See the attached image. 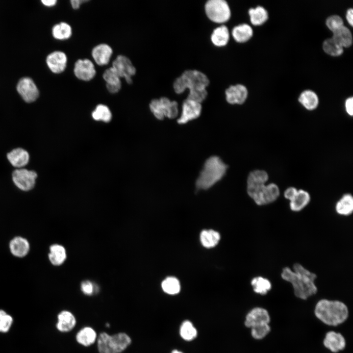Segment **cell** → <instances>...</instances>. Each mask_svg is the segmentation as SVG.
<instances>
[{
    "label": "cell",
    "instance_id": "43",
    "mask_svg": "<svg viewBox=\"0 0 353 353\" xmlns=\"http://www.w3.org/2000/svg\"><path fill=\"white\" fill-rule=\"evenodd\" d=\"M298 190L295 187H290L284 191V196L286 199L291 201L296 196Z\"/></svg>",
    "mask_w": 353,
    "mask_h": 353
},
{
    "label": "cell",
    "instance_id": "20",
    "mask_svg": "<svg viewBox=\"0 0 353 353\" xmlns=\"http://www.w3.org/2000/svg\"><path fill=\"white\" fill-rule=\"evenodd\" d=\"M102 76L109 93L116 94L121 90L122 85L121 78L112 67L107 68Z\"/></svg>",
    "mask_w": 353,
    "mask_h": 353
},
{
    "label": "cell",
    "instance_id": "9",
    "mask_svg": "<svg viewBox=\"0 0 353 353\" xmlns=\"http://www.w3.org/2000/svg\"><path fill=\"white\" fill-rule=\"evenodd\" d=\"M111 67L128 84L133 83L132 77L136 74V69L128 57L123 54L117 55L113 61Z\"/></svg>",
    "mask_w": 353,
    "mask_h": 353
},
{
    "label": "cell",
    "instance_id": "37",
    "mask_svg": "<svg viewBox=\"0 0 353 353\" xmlns=\"http://www.w3.org/2000/svg\"><path fill=\"white\" fill-rule=\"evenodd\" d=\"M92 118L96 121L109 122L112 118L111 112L107 106L99 104L92 113Z\"/></svg>",
    "mask_w": 353,
    "mask_h": 353
},
{
    "label": "cell",
    "instance_id": "30",
    "mask_svg": "<svg viewBox=\"0 0 353 353\" xmlns=\"http://www.w3.org/2000/svg\"><path fill=\"white\" fill-rule=\"evenodd\" d=\"M53 37L59 40H67L72 35V28L67 23L62 22L54 25L51 29Z\"/></svg>",
    "mask_w": 353,
    "mask_h": 353
},
{
    "label": "cell",
    "instance_id": "42",
    "mask_svg": "<svg viewBox=\"0 0 353 353\" xmlns=\"http://www.w3.org/2000/svg\"><path fill=\"white\" fill-rule=\"evenodd\" d=\"M81 290L84 294L88 296H91L98 292V289L91 282L88 280L82 282Z\"/></svg>",
    "mask_w": 353,
    "mask_h": 353
},
{
    "label": "cell",
    "instance_id": "21",
    "mask_svg": "<svg viewBox=\"0 0 353 353\" xmlns=\"http://www.w3.org/2000/svg\"><path fill=\"white\" fill-rule=\"evenodd\" d=\"M56 328L61 332L72 330L76 326V321L75 315L70 311L64 310L57 315Z\"/></svg>",
    "mask_w": 353,
    "mask_h": 353
},
{
    "label": "cell",
    "instance_id": "33",
    "mask_svg": "<svg viewBox=\"0 0 353 353\" xmlns=\"http://www.w3.org/2000/svg\"><path fill=\"white\" fill-rule=\"evenodd\" d=\"M248 12L251 22L255 25H259L264 24L268 18L267 10L261 6L251 8Z\"/></svg>",
    "mask_w": 353,
    "mask_h": 353
},
{
    "label": "cell",
    "instance_id": "3",
    "mask_svg": "<svg viewBox=\"0 0 353 353\" xmlns=\"http://www.w3.org/2000/svg\"><path fill=\"white\" fill-rule=\"evenodd\" d=\"M314 313L325 324L336 326L347 320L349 311L346 304L340 301L322 299L316 304Z\"/></svg>",
    "mask_w": 353,
    "mask_h": 353
},
{
    "label": "cell",
    "instance_id": "19",
    "mask_svg": "<svg viewBox=\"0 0 353 353\" xmlns=\"http://www.w3.org/2000/svg\"><path fill=\"white\" fill-rule=\"evenodd\" d=\"M323 344L331 352L337 353L345 348L346 341L341 333L330 331L326 334Z\"/></svg>",
    "mask_w": 353,
    "mask_h": 353
},
{
    "label": "cell",
    "instance_id": "10",
    "mask_svg": "<svg viewBox=\"0 0 353 353\" xmlns=\"http://www.w3.org/2000/svg\"><path fill=\"white\" fill-rule=\"evenodd\" d=\"M12 177L14 183L19 189L28 191L34 188L37 174L34 171L20 168L13 172Z\"/></svg>",
    "mask_w": 353,
    "mask_h": 353
},
{
    "label": "cell",
    "instance_id": "40",
    "mask_svg": "<svg viewBox=\"0 0 353 353\" xmlns=\"http://www.w3.org/2000/svg\"><path fill=\"white\" fill-rule=\"evenodd\" d=\"M13 322V317L6 312L0 309V332L6 333L10 329Z\"/></svg>",
    "mask_w": 353,
    "mask_h": 353
},
{
    "label": "cell",
    "instance_id": "22",
    "mask_svg": "<svg viewBox=\"0 0 353 353\" xmlns=\"http://www.w3.org/2000/svg\"><path fill=\"white\" fill-rule=\"evenodd\" d=\"M7 158L13 166L20 169L28 163L29 155L25 149L18 148L8 152Z\"/></svg>",
    "mask_w": 353,
    "mask_h": 353
},
{
    "label": "cell",
    "instance_id": "6",
    "mask_svg": "<svg viewBox=\"0 0 353 353\" xmlns=\"http://www.w3.org/2000/svg\"><path fill=\"white\" fill-rule=\"evenodd\" d=\"M97 342L99 353H120L131 344L132 341L125 332L110 335L103 332L98 336Z\"/></svg>",
    "mask_w": 353,
    "mask_h": 353
},
{
    "label": "cell",
    "instance_id": "8",
    "mask_svg": "<svg viewBox=\"0 0 353 353\" xmlns=\"http://www.w3.org/2000/svg\"><path fill=\"white\" fill-rule=\"evenodd\" d=\"M205 10L209 19L217 23H223L228 20L230 10L224 0H210L205 4Z\"/></svg>",
    "mask_w": 353,
    "mask_h": 353
},
{
    "label": "cell",
    "instance_id": "47",
    "mask_svg": "<svg viewBox=\"0 0 353 353\" xmlns=\"http://www.w3.org/2000/svg\"><path fill=\"white\" fill-rule=\"evenodd\" d=\"M56 0H42V3L47 6H53L57 3Z\"/></svg>",
    "mask_w": 353,
    "mask_h": 353
},
{
    "label": "cell",
    "instance_id": "2",
    "mask_svg": "<svg viewBox=\"0 0 353 353\" xmlns=\"http://www.w3.org/2000/svg\"><path fill=\"white\" fill-rule=\"evenodd\" d=\"M209 81L203 73L197 70H186L174 81L173 87L177 94L183 93L188 89L189 93L187 99L201 103L206 98V90Z\"/></svg>",
    "mask_w": 353,
    "mask_h": 353
},
{
    "label": "cell",
    "instance_id": "17",
    "mask_svg": "<svg viewBox=\"0 0 353 353\" xmlns=\"http://www.w3.org/2000/svg\"><path fill=\"white\" fill-rule=\"evenodd\" d=\"M113 53V49L110 45L101 43L93 47L91 56L96 64L104 66L109 64Z\"/></svg>",
    "mask_w": 353,
    "mask_h": 353
},
{
    "label": "cell",
    "instance_id": "4",
    "mask_svg": "<svg viewBox=\"0 0 353 353\" xmlns=\"http://www.w3.org/2000/svg\"><path fill=\"white\" fill-rule=\"evenodd\" d=\"M227 169V165L219 157H209L196 180V188L202 190L210 188L223 178Z\"/></svg>",
    "mask_w": 353,
    "mask_h": 353
},
{
    "label": "cell",
    "instance_id": "25",
    "mask_svg": "<svg viewBox=\"0 0 353 353\" xmlns=\"http://www.w3.org/2000/svg\"><path fill=\"white\" fill-rule=\"evenodd\" d=\"M300 103L306 109L313 110L319 104V98L316 93L311 90L303 91L298 98Z\"/></svg>",
    "mask_w": 353,
    "mask_h": 353
},
{
    "label": "cell",
    "instance_id": "16",
    "mask_svg": "<svg viewBox=\"0 0 353 353\" xmlns=\"http://www.w3.org/2000/svg\"><path fill=\"white\" fill-rule=\"evenodd\" d=\"M68 58L65 52L55 50L48 55L46 63L50 70L54 74L63 72L67 65Z\"/></svg>",
    "mask_w": 353,
    "mask_h": 353
},
{
    "label": "cell",
    "instance_id": "13",
    "mask_svg": "<svg viewBox=\"0 0 353 353\" xmlns=\"http://www.w3.org/2000/svg\"><path fill=\"white\" fill-rule=\"evenodd\" d=\"M17 91L22 99L26 102L35 101L39 96V91L36 84L30 77L21 78L18 81Z\"/></svg>",
    "mask_w": 353,
    "mask_h": 353
},
{
    "label": "cell",
    "instance_id": "18",
    "mask_svg": "<svg viewBox=\"0 0 353 353\" xmlns=\"http://www.w3.org/2000/svg\"><path fill=\"white\" fill-rule=\"evenodd\" d=\"M226 100L230 104H241L248 97L247 88L242 84L231 85L225 91Z\"/></svg>",
    "mask_w": 353,
    "mask_h": 353
},
{
    "label": "cell",
    "instance_id": "32",
    "mask_svg": "<svg viewBox=\"0 0 353 353\" xmlns=\"http://www.w3.org/2000/svg\"><path fill=\"white\" fill-rule=\"evenodd\" d=\"M220 239L219 232L213 229L203 230L200 234V241L202 246L207 248L216 246Z\"/></svg>",
    "mask_w": 353,
    "mask_h": 353
},
{
    "label": "cell",
    "instance_id": "23",
    "mask_svg": "<svg viewBox=\"0 0 353 353\" xmlns=\"http://www.w3.org/2000/svg\"><path fill=\"white\" fill-rule=\"evenodd\" d=\"M9 248L12 254L18 257L25 256L29 251L28 241L22 237L17 236L13 238L9 243Z\"/></svg>",
    "mask_w": 353,
    "mask_h": 353
},
{
    "label": "cell",
    "instance_id": "12",
    "mask_svg": "<svg viewBox=\"0 0 353 353\" xmlns=\"http://www.w3.org/2000/svg\"><path fill=\"white\" fill-rule=\"evenodd\" d=\"M280 194L278 186L271 183L263 186L251 198L258 205L268 204L275 202Z\"/></svg>",
    "mask_w": 353,
    "mask_h": 353
},
{
    "label": "cell",
    "instance_id": "36",
    "mask_svg": "<svg viewBox=\"0 0 353 353\" xmlns=\"http://www.w3.org/2000/svg\"><path fill=\"white\" fill-rule=\"evenodd\" d=\"M343 47L333 38L326 39L323 43V49L328 54L337 56L342 54Z\"/></svg>",
    "mask_w": 353,
    "mask_h": 353
},
{
    "label": "cell",
    "instance_id": "7",
    "mask_svg": "<svg viewBox=\"0 0 353 353\" xmlns=\"http://www.w3.org/2000/svg\"><path fill=\"white\" fill-rule=\"evenodd\" d=\"M149 107L155 117L160 120H163L165 117L174 119L178 114L177 102L171 101L166 97L153 99L151 101Z\"/></svg>",
    "mask_w": 353,
    "mask_h": 353
},
{
    "label": "cell",
    "instance_id": "11",
    "mask_svg": "<svg viewBox=\"0 0 353 353\" xmlns=\"http://www.w3.org/2000/svg\"><path fill=\"white\" fill-rule=\"evenodd\" d=\"M73 72L78 79L88 82L96 75V69L93 61L88 58L78 59L74 64Z\"/></svg>",
    "mask_w": 353,
    "mask_h": 353
},
{
    "label": "cell",
    "instance_id": "44",
    "mask_svg": "<svg viewBox=\"0 0 353 353\" xmlns=\"http://www.w3.org/2000/svg\"><path fill=\"white\" fill-rule=\"evenodd\" d=\"M353 98L352 97L347 98L345 102V109L347 113L350 115L352 116L353 115Z\"/></svg>",
    "mask_w": 353,
    "mask_h": 353
},
{
    "label": "cell",
    "instance_id": "35",
    "mask_svg": "<svg viewBox=\"0 0 353 353\" xmlns=\"http://www.w3.org/2000/svg\"><path fill=\"white\" fill-rule=\"evenodd\" d=\"M251 285L254 292L262 295H266L272 288L270 281L261 277L253 278L251 281Z\"/></svg>",
    "mask_w": 353,
    "mask_h": 353
},
{
    "label": "cell",
    "instance_id": "15",
    "mask_svg": "<svg viewBox=\"0 0 353 353\" xmlns=\"http://www.w3.org/2000/svg\"><path fill=\"white\" fill-rule=\"evenodd\" d=\"M269 179L268 173L262 170H255L250 173L247 178V190L251 197L259 189L266 184Z\"/></svg>",
    "mask_w": 353,
    "mask_h": 353
},
{
    "label": "cell",
    "instance_id": "24",
    "mask_svg": "<svg viewBox=\"0 0 353 353\" xmlns=\"http://www.w3.org/2000/svg\"><path fill=\"white\" fill-rule=\"evenodd\" d=\"M97 337L96 331L90 327H85L81 328L76 335V342L84 347L93 345L97 340Z\"/></svg>",
    "mask_w": 353,
    "mask_h": 353
},
{
    "label": "cell",
    "instance_id": "39",
    "mask_svg": "<svg viewBox=\"0 0 353 353\" xmlns=\"http://www.w3.org/2000/svg\"><path fill=\"white\" fill-rule=\"evenodd\" d=\"M179 333L184 340L191 341L197 336V331L190 321H185L181 325Z\"/></svg>",
    "mask_w": 353,
    "mask_h": 353
},
{
    "label": "cell",
    "instance_id": "31",
    "mask_svg": "<svg viewBox=\"0 0 353 353\" xmlns=\"http://www.w3.org/2000/svg\"><path fill=\"white\" fill-rule=\"evenodd\" d=\"M337 213L344 216L350 215L353 211V198L350 194H346L337 202L335 206Z\"/></svg>",
    "mask_w": 353,
    "mask_h": 353
},
{
    "label": "cell",
    "instance_id": "46",
    "mask_svg": "<svg viewBox=\"0 0 353 353\" xmlns=\"http://www.w3.org/2000/svg\"><path fill=\"white\" fill-rule=\"evenodd\" d=\"M353 9L352 8H349L346 12V18L348 23L351 25H353Z\"/></svg>",
    "mask_w": 353,
    "mask_h": 353
},
{
    "label": "cell",
    "instance_id": "48",
    "mask_svg": "<svg viewBox=\"0 0 353 353\" xmlns=\"http://www.w3.org/2000/svg\"><path fill=\"white\" fill-rule=\"evenodd\" d=\"M171 353H182L179 351H177V350H174L173 351H172V352Z\"/></svg>",
    "mask_w": 353,
    "mask_h": 353
},
{
    "label": "cell",
    "instance_id": "38",
    "mask_svg": "<svg viewBox=\"0 0 353 353\" xmlns=\"http://www.w3.org/2000/svg\"><path fill=\"white\" fill-rule=\"evenodd\" d=\"M162 290L169 295H175L178 293L180 290V285L178 280L173 277L165 278L161 283Z\"/></svg>",
    "mask_w": 353,
    "mask_h": 353
},
{
    "label": "cell",
    "instance_id": "45",
    "mask_svg": "<svg viewBox=\"0 0 353 353\" xmlns=\"http://www.w3.org/2000/svg\"><path fill=\"white\" fill-rule=\"evenodd\" d=\"M89 0H71L70 3L72 8L74 10H77L80 8V6L83 3L89 1Z\"/></svg>",
    "mask_w": 353,
    "mask_h": 353
},
{
    "label": "cell",
    "instance_id": "5",
    "mask_svg": "<svg viewBox=\"0 0 353 353\" xmlns=\"http://www.w3.org/2000/svg\"><path fill=\"white\" fill-rule=\"evenodd\" d=\"M270 317L267 310L262 307L252 309L246 315L245 325L251 328V334L255 339L264 338L270 331Z\"/></svg>",
    "mask_w": 353,
    "mask_h": 353
},
{
    "label": "cell",
    "instance_id": "27",
    "mask_svg": "<svg viewBox=\"0 0 353 353\" xmlns=\"http://www.w3.org/2000/svg\"><path fill=\"white\" fill-rule=\"evenodd\" d=\"M67 257L66 250L63 246L59 244L52 245L50 248L49 258L51 263L54 266L63 264Z\"/></svg>",
    "mask_w": 353,
    "mask_h": 353
},
{
    "label": "cell",
    "instance_id": "34",
    "mask_svg": "<svg viewBox=\"0 0 353 353\" xmlns=\"http://www.w3.org/2000/svg\"><path fill=\"white\" fill-rule=\"evenodd\" d=\"M229 37V34L227 27L223 25L214 30L211 39L215 46L221 47L227 43Z\"/></svg>",
    "mask_w": 353,
    "mask_h": 353
},
{
    "label": "cell",
    "instance_id": "26",
    "mask_svg": "<svg viewBox=\"0 0 353 353\" xmlns=\"http://www.w3.org/2000/svg\"><path fill=\"white\" fill-rule=\"evenodd\" d=\"M310 200V196L307 191L298 190L295 197L290 201V209L293 211H300L308 204Z\"/></svg>",
    "mask_w": 353,
    "mask_h": 353
},
{
    "label": "cell",
    "instance_id": "28",
    "mask_svg": "<svg viewBox=\"0 0 353 353\" xmlns=\"http://www.w3.org/2000/svg\"><path fill=\"white\" fill-rule=\"evenodd\" d=\"M252 28L247 24L239 25L235 26L232 31L233 38L239 43L247 42L252 37Z\"/></svg>",
    "mask_w": 353,
    "mask_h": 353
},
{
    "label": "cell",
    "instance_id": "41",
    "mask_svg": "<svg viewBox=\"0 0 353 353\" xmlns=\"http://www.w3.org/2000/svg\"><path fill=\"white\" fill-rule=\"evenodd\" d=\"M326 25L332 32L344 25L343 20L339 15L329 16L326 20Z\"/></svg>",
    "mask_w": 353,
    "mask_h": 353
},
{
    "label": "cell",
    "instance_id": "14",
    "mask_svg": "<svg viewBox=\"0 0 353 353\" xmlns=\"http://www.w3.org/2000/svg\"><path fill=\"white\" fill-rule=\"evenodd\" d=\"M202 111L201 104L194 101L186 99L182 105L180 117L177 119V123L185 124L188 122L198 118Z\"/></svg>",
    "mask_w": 353,
    "mask_h": 353
},
{
    "label": "cell",
    "instance_id": "1",
    "mask_svg": "<svg viewBox=\"0 0 353 353\" xmlns=\"http://www.w3.org/2000/svg\"><path fill=\"white\" fill-rule=\"evenodd\" d=\"M281 276L284 280L291 283L294 294L298 298L306 300L317 291L314 283L316 275L300 264L295 263L293 270L287 267L284 268Z\"/></svg>",
    "mask_w": 353,
    "mask_h": 353
},
{
    "label": "cell",
    "instance_id": "29",
    "mask_svg": "<svg viewBox=\"0 0 353 353\" xmlns=\"http://www.w3.org/2000/svg\"><path fill=\"white\" fill-rule=\"evenodd\" d=\"M332 38L343 48L350 47L353 42L352 34L350 30L344 25L334 31Z\"/></svg>",
    "mask_w": 353,
    "mask_h": 353
}]
</instances>
